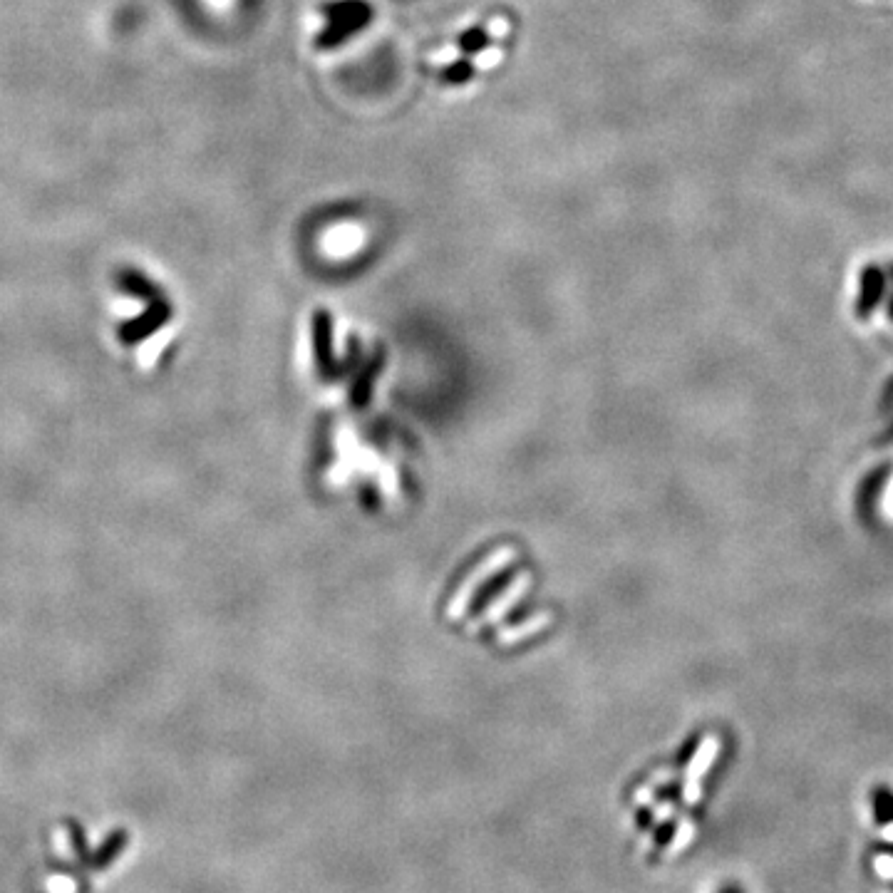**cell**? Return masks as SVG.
I'll use <instances>...</instances> for the list:
<instances>
[{
	"label": "cell",
	"mask_w": 893,
	"mask_h": 893,
	"mask_svg": "<svg viewBox=\"0 0 893 893\" xmlns=\"http://www.w3.org/2000/svg\"><path fill=\"white\" fill-rule=\"evenodd\" d=\"M323 10L328 15V25L316 38L318 48H335V45L345 43L350 35L363 30L373 18V10L363 0H335Z\"/></svg>",
	"instance_id": "6da1fadb"
},
{
	"label": "cell",
	"mask_w": 893,
	"mask_h": 893,
	"mask_svg": "<svg viewBox=\"0 0 893 893\" xmlns=\"http://www.w3.org/2000/svg\"><path fill=\"white\" fill-rule=\"evenodd\" d=\"M489 43H492V38H489L487 30H482V28H472V30H467V33L459 35V48H462L464 55L482 53Z\"/></svg>",
	"instance_id": "7a4b0ae2"
},
{
	"label": "cell",
	"mask_w": 893,
	"mask_h": 893,
	"mask_svg": "<svg viewBox=\"0 0 893 893\" xmlns=\"http://www.w3.org/2000/svg\"><path fill=\"white\" fill-rule=\"evenodd\" d=\"M472 75H474V65L469 63V60H457L454 65L445 67V72H442V82H447V85H464V82L472 80Z\"/></svg>",
	"instance_id": "3957f363"
},
{
	"label": "cell",
	"mask_w": 893,
	"mask_h": 893,
	"mask_svg": "<svg viewBox=\"0 0 893 893\" xmlns=\"http://www.w3.org/2000/svg\"><path fill=\"white\" fill-rule=\"evenodd\" d=\"M886 511L893 516V482H891L889 492H886Z\"/></svg>",
	"instance_id": "277c9868"
}]
</instances>
